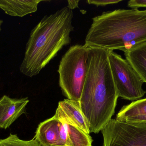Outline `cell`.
I'll use <instances>...</instances> for the list:
<instances>
[{
    "label": "cell",
    "instance_id": "obj_1",
    "mask_svg": "<svg viewBox=\"0 0 146 146\" xmlns=\"http://www.w3.org/2000/svg\"><path fill=\"white\" fill-rule=\"evenodd\" d=\"M88 47L87 74L79 102L90 133L97 134L112 119L119 96L109 62L110 51Z\"/></svg>",
    "mask_w": 146,
    "mask_h": 146
},
{
    "label": "cell",
    "instance_id": "obj_2",
    "mask_svg": "<svg viewBox=\"0 0 146 146\" xmlns=\"http://www.w3.org/2000/svg\"><path fill=\"white\" fill-rule=\"evenodd\" d=\"M146 43V10L118 9L92 18L85 44L125 52Z\"/></svg>",
    "mask_w": 146,
    "mask_h": 146
},
{
    "label": "cell",
    "instance_id": "obj_3",
    "mask_svg": "<svg viewBox=\"0 0 146 146\" xmlns=\"http://www.w3.org/2000/svg\"><path fill=\"white\" fill-rule=\"evenodd\" d=\"M72 10L67 7L46 15L32 30L20 72L29 77L37 75L64 46L71 43L74 31Z\"/></svg>",
    "mask_w": 146,
    "mask_h": 146
},
{
    "label": "cell",
    "instance_id": "obj_4",
    "mask_svg": "<svg viewBox=\"0 0 146 146\" xmlns=\"http://www.w3.org/2000/svg\"><path fill=\"white\" fill-rule=\"evenodd\" d=\"M88 47L86 45L71 46L59 64V85L63 95L80 101L87 74Z\"/></svg>",
    "mask_w": 146,
    "mask_h": 146
},
{
    "label": "cell",
    "instance_id": "obj_5",
    "mask_svg": "<svg viewBox=\"0 0 146 146\" xmlns=\"http://www.w3.org/2000/svg\"><path fill=\"white\" fill-rule=\"evenodd\" d=\"M109 60L119 97L130 101L140 99L146 93L139 75L126 59L110 51Z\"/></svg>",
    "mask_w": 146,
    "mask_h": 146
},
{
    "label": "cell",
    "instance_id": "obj_6",
    "mask_svg": "<svg viewBox=\"0 0 146 146\" xmlns=\"http://www.w3.org/2000/svg\"><path fill=\"white\" fill-rule=\"evenodd\" d=\"M103 146H146V123L111 119L101 130Z\"/></svg>",
    "mask_w": 146,
    "mask_h": 146
},
{
    "label": "cell",
    "instance_id": "obj_7",
    "mask_svg": "<svg viewBox=\"0 0 146 146\" xmlns=\"http://www.w3.org/2000/svg\"><path fill=\"white\" fill-rule=\"evenodd\" d=\"M54 116L58 119L65 120L90 134L89 124L82 111L79 101L68 99L60 101Z\"/></svg>",
    "mask_w": 146,
    "mask_h": 146
},
{
    "label": "cell",
    "instance_id": "obj_8",
    "mask_svg": "<svg viewBox=\"0 0 146 146\" xmlns=\"http://www.w3.org/2000/svg\"><path fill=\"white\" fill-rule=\"evenodd\" d=\"M29 102L28 98H11L4 95L0 99V128H8L22 114Z\"/></svg>",
    "mask_w": 146,
    "mask_h": 146
},
{
    "label": "cell",
    "instance_id": "obj_9",
    "mask_svg": "<svg viewBox=\"0 0 146 146\" xmlns=\"http://www.w3.org/2000/svg\"><path fill=\"white\" fill-rule=\"evenodd\" d=\"M62 123L55 116L38 125L34 136L41 146H64L61 137Z\"/></svg>",
    "mask_w": 146,
    "mask_h": 146
},
{
    "label": "cell",
    "instance_id": "obj_10",
    "mask_svg": "<svg viewBox=\"0 0 146 146\" xmlns=\"http://www.w3.org/2000/svg\"><path fill=\"white\" fill-rule=\"evenodd\" d=\"M59 120L62 123L61 137L64 146H92L90 134L65 120Z\"/></svg>",
    "mask_w": 146,
    "mask_h": 146
},
{
    "label": "cell",
    "instance_id": "obj_11",
    "mask_svg": "<svg viewBox=\"0 0 146 146\" xmlns=\"http://www.w3.org/2000/svg\"><path fill=\"white\" fill-rule=\"evenodd\" d=\"M45 1L42 0L0 1V8L7 14L13 16L22 17L36 12L39 3Z\"/></svg>",
    "mask_w": 146,
    "mask_h": 146
},
{
    "label": "cell",
    "instance_id": "obj_12",
    "mask_svg": "<svg viewBox=\"0 0 146 146\" xmlns=\"http://www.w3.org/2000/svg\"><path fill=\"white\" fill-rule=\"evenodd\" d=\"M126 59L146 83V43L124 53Z\"/></svg>",
    "mask_w": 146,
    "mask_h": 146
},
{
    "label": "cell",
    "instance_id": "obj_13",
    "mask_svg": "<svg viewBox=\"0 0 146 146\" xmlns=\"http://www.w3.org/2000/svg\"><path fill=\"white\" fill-rule=\"evenodd\" d=\"M144 115H146V98L133 101L129 104L123 106L117 113L115 119L123 121L131 117Z\"/></svg>",
    "mask_w": 146,
    "mask_h": 146
},
{
    "label": "cell",
    "instance_id": "obj_14",
    "mask_svg": "<svg viewBox=\"0 0 146 146\" xmlns=\"http://www.w3.org/2000/svg\"><path fill=\"white\" fill-rule=\"evenodd\" d=\"M0 146H41L38 142L33 138L31 140H23L17 135L10 134L4 139H0Z\"/></svg>",
    "mask_w": 146,
    "mask_h": 146
},
{
    "label": "cell",
    "instance_id": "obj_15",
    "mask_svg": "<svg viewBox=\"0 0 146 146\" xmlns=\"http://www.w3.org/2000/svg\"><path fill=\"white\" fill-rule=\"evenodd\" d=\"M122 1V0H87V2L89 4H92L97 6L104 7L110 4L118 3Z\"/></svg>",
    "mask_w": 146,
    "mask_h": 146
},
{
    "label": "cell",
    "instance_id": "obj_16",
    "mask_svg": "<svg viewBox=\"0 0 146 146\" xmlns=\"http://www.w3.org/2000/svg\"><path fill=\"white\" fill-rule=\"evenodd\" d=\"M127 6L132 9L146 8V0H131L129 1Z\"/></svg>",
    "mask_w": 146,
    "mask_h": 146
},
{
    "label": "cell",
    "instance_id": "obj_17",
    "mask_svg": "<svg viewBox=\"0 0 146 146\" xmlns=\"http://www.w3.org/2000/svg\"><path fill=\"white\" fill-rule=\"evenodd\" d=\"M121 121L131 122L135 123H146V115H144L136 116L131 117Z\"/></svg>",
    "mask_w": 146,
    "mask_h": 146
},
{
    "label": "cell",
    "instance_id": "obj_18",
    "mask_svg": "<svg viewBox=\"0 0 146 146\" xmlns=\"http://www.w3.org/2000/svg\"><path fill=\"white\" fill-rule=\"evenodd\" d=\"M80 1H68V5L67 7L69 9L72 10L73 9L78 8V5H79V2Z\"/></svg>",
    "mask_w": 146,
    "mask_h": 146
},
{
    "label": "cell",
    "instance_id": "obj_19",
    "mask_svg": "<svg viewBox=\"0 0 146 146\" xmlns=\"http://www.w3.org/2000/svg\"><path fill=\"white\" fill-rule=\"evenodd\" d=\"M3 23V21L2 20L0 19V31H1V26L2 24Z\"/></svg>",
    "mask_w": 146,
    "mask_h": 146
}]
</instances>
